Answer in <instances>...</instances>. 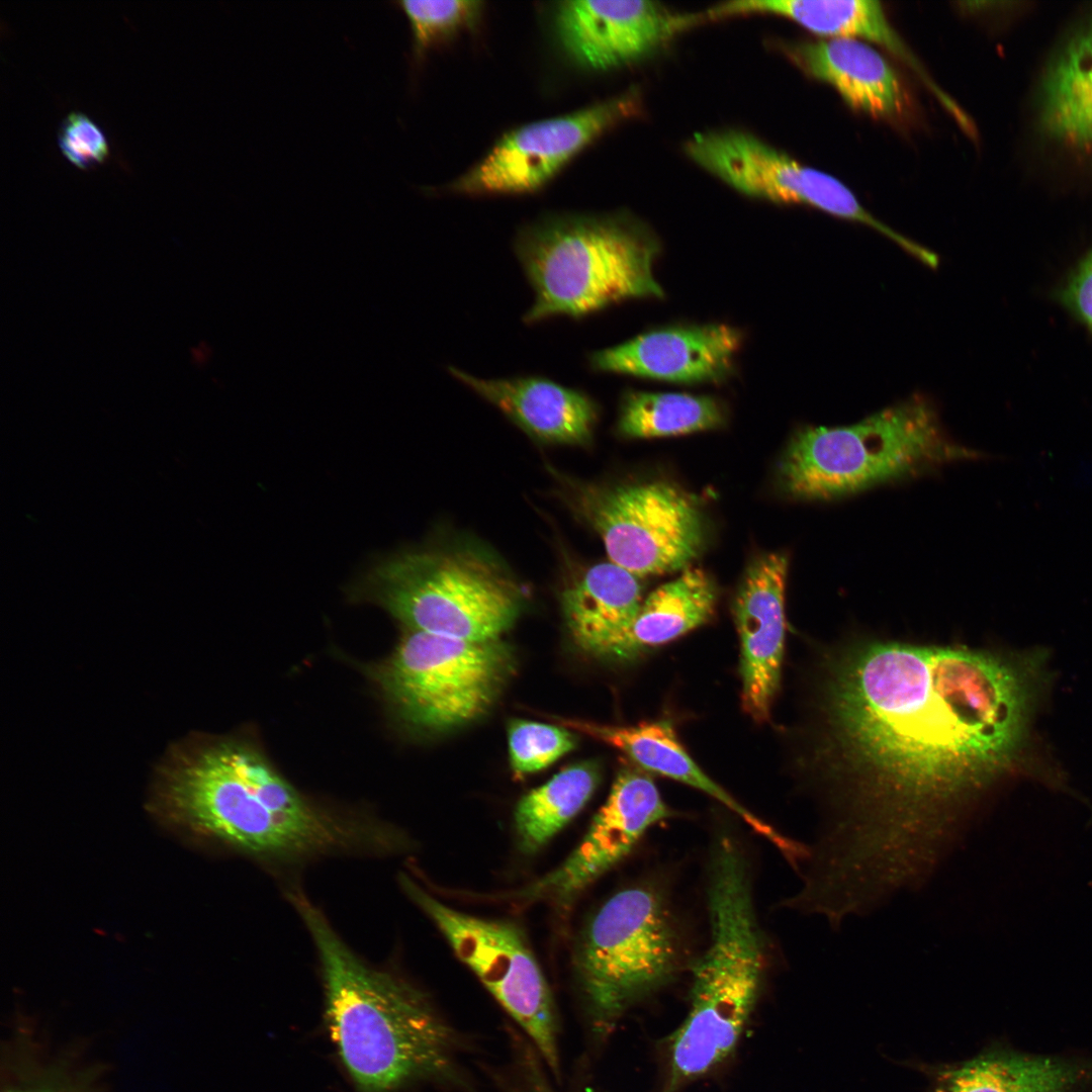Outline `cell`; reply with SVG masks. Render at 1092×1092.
<instances>
[{"label": "cell", "instance_id": "cell-10", "mask_svg": "<svg viewBox=\"0 0 1092 1092\" xmlns=\"http://www.w3.org/2000/svg\"><path fill=\"white\" fill-rule=\"evenodd\" d=\"M512 665L499 640L473 642L410 630L375 678L406 723L437 732L483 715Z\"/></svg>", "mask_w": 1092, "mask_h": 1092}, {"label": "cell", "instance_id": "cell-6", "mask_svg": "<svg viewBox=\"0 0 1092 1092\" xmlns=\"http://www.w3.org/2000/svg\"><path fill=\"white\" fill-rule=\"evenodd\" d=\"M982 456L947 436L934 405L914 396L852 425L799 430L778 480L790 497L828 500Z\"/></svg>", "mask_w": 1092, "mask_h": 1092}, {"label": "cell", "instance_id": "cell-9", "mask_svg": "<svg viewBox=\"0 0 1092 1092\" xmlns=\"http://www.w3.org/2000/svg\"><path fill=\"white\" fill-rule=\"evenodd\" d=\"M560 492L601 537L610 561L638 576L681 571L707 545L701 504L669 481L595 484L564 478Z\"/></svg>", "mask_w": 1092, "mask_h": 1092}, {"label": "cell", "instance_id": "cell-7", "mask_svg": "<svg viewBox=\"0 0 1092 1092\" xmlns=\"http://www.w3.org/2000/svg\"><path fill=\"white\" fill-rule=\"evenodd\" d=\"M353 592L385 608L410 630L486 642L517 620L523 590L490 553L426 548L378 558Z\"/></svg>", "mask_w": 1092, "mask_h": 1092}, {"label": "cell", "instance_id": "cell-27", "mask_svg": "<svg viewBox=\"0 0 1092 1092\" xmlns=\"http://www.w3.org/2000/svg\"><path fill=\"white\" fill-rule=\"evenodd\" d=\"M1040 121L1051 136L1092 150V69L1060 55L1042 82Z\"/></svg>", "mask_w": 1092, "mask_h": 1092}, {"label": "cell", "instance_id": "cell-32", "mask_svg": "<svg viewBox=\"0 0 1092 1092\" xmlns=\"http://www.w3.org/2000/svg\"><path fill=\"white\" fill-rule=\"evenodd\" d=\"M1062 300L1092 330V250L1069 279Z\"/></svg>", "mask_w": 1092, "mask_h": 1092}, {"label": "cell", "instance_id": "cell-26", "mask_svg": "<svg viewBox=\"0 0 1092 1092\" xmlns=\"http://www.w3.org/2000/svg\"><path fill=\"white\" fill-rule=\"evenodd\" d=\"M725 421L723 405L711 396L628 391L620 404L617 431L626 438L669 437L717 429Z\"/></svg>", "mask_w": 1092, "mask_h": 1092}, {"label": "cell", "instance_id": "cell-23", "mask_svg": "<svg viewBox=\"0 0 1092 1092\" xmlns=\"http://www.w3.org/2000/svg\"><path fill=\"white\" fill-rule=\"evenodd\" d=\"M763 13L788 18L811 32L830 38L875 42L907 62L923 77L921 65L907 49L876 0H747L719 4L708 18Z\"/></svg>", "mask_w": 1092, "mask_h": 1092}, {"label": "cell", "instance_id": "cell-14", "mask_svg": "<svg viewBox=\"0 0 1092 1092\" xmlns=\"http://www.w3.org/2000/svg\"><path fill=\"white\" fill-rule=\"evenodd\" d=\"M670 816L643 769L622 768L578 845L557 868L519 891L517 899L567 906L623 860L650 827Z\"/></svg>", "mask_w": 1092, "mask_h": 1092}, {"label": "cell", "instance_id": "cell-16", "mask_svg": "<svg viewBox=\"0 0 1092 1092\" xmlns=\"http://www.w3.org/2000/svg\"><path fill=\"white\" fill-rule=\"evenodd\" d=\"M788 557L768 552L746 567L733 601L740 642L741 704L756 722L768 720L784 658Z\"/></svg>", "mask_w": 1092, "mask_h": 1092}, {"label": "cell", "instance_id": "cell-20", "mask_svg": "<svg viewBox=\"0 0 1092 1092\" xmlns=\"http://www.w3.org/2000/svg\"><path fill=\"white\" fill-rule=\"evenodd\" d=\"M789 56L810 77L833 87L852 109L893 117L906 106L904 87L888 60L870 43L844 37L804 41Z\"/></svg>", "mask_w": 1092, "mask_h": 1092}, {"label": "cell", "instance_id": "cell-4", "mask_svg": "<svg viewBox=\"0 0 1092 1092\" xmlns=\"http://www.w3.org/2000/svg\"><path fill=\"white\" fill-rule=\"evenodd\" d=\"M710 942L693 967L689 1012L670 1041L669 1091L721 1064L736 1048L756 1004L766 966L748 860L731 835L712 846Z\"/></svg>", "mask_w": 1092, "mask_h": 1092}, {"label": "cell", "instance_id": "cell-8", "mask_svg": "<svg viewBox=\"0 0 1092 1092\" xmlns=\"http://www.w3.org/2000/svg\"><path fill=\"white\" fill-rule=\"evenodd\" d=\"M682 937L657 885L611 896L585 925L575 950L577 982L597 1036L638 1001L670 983L684 963Z\"/></svg>", "mask_w": 1092, "mask_h": 1092}, {"label": "cell", "instance_id": "cell-29", "mask_svg": "<svg viewBox=\"0 0 1092 1092\" xmlns=\"http://www.w3.org/2000/svg\"><path fill=\"white\" fill-rule=\"evenodd\" d=\"M511 767L523 777L549 766L576 745L575 736L565 727L514 720L508 728Z\"/></svg>", "mask_w": 1092, "mask_h": 1092}, {"label": "cell", "instance_id": "cell-18", "mask_svg": "<svg viewBox=\"0 0 1092 1092\" xmlns=\"http://www.w3.org/2000/svg\"><path fill=\"white\" fill-rule=\"evenodd\" d=\"M560 722L565 728L618 749L643 770L672 779L717 800L777 847L795 871L809 857L810 847L775 829L712 780L691 757L669 721H648L631 726L577 719Z\"/></svg>", "mask_w": 1092, "mask_h": 1092}, {"label": "cell", "instance_id": "cell-25", "mask_svg": "<svg viewBox=\"0 0 1092 1092\" xmlns=\"http://www.w3.org/2000/svg\"><path fill=\"white\" fill-rule=\"evenodd\" d=\"M598 782L597 765L579 762L526 794L514 813L520 850L534 854L545 846L585 806Z\"/></svg>", "mask_w": 1092, "mask_h": 1092}, {"label": "cell", "instance_id": "cell-24", "mask_svg": "<svg viewBox=\"0 0 1092 1092\" xmlns=\"http://www.w3.org/2000/svg\"><path fill=\"white\" fill-rule=\"evenodd\" d=\"M718 600L714 579L705 570L688 567L643 600L632 626L611 658L631 660L709 622Z\"/></svg>", "mask_w": 1092, "mask_h": 1092}, {"label": "cell", "instance_id": "cell-28", "mask_svg": "<svg viewBox=\"0 0 1092 1092\" xmlns=\"http://www.w3.org/2000/svg\"><path fill=\"white\" fill-rule=\"evenodd\" d=\"M408 19L415 59L431 47L470 27L479 18L483 2L478 0H401L394 2Z\"/></svg>", "mask_w": 1092, "mask_h": 1092}, {"label": "cell", "instance_id": "cell-5", "mask_svg": "<svg viewBox=\"0 0 1092 1092\" xmlns=\"http://www.w3.org/2000/svg\"><path fill=\"white\" fill-rule=\"evenodd\" d=\"M514 250L535 292L523 316L527 325L582 318L626 299L663 296L653 273L660 243L623 214L548 216L521 230Z\"/></svg>", "mask_w": 1092, "mask_h": 1092}, {"label": "cell", "instance_id": "cell-22", "mask_svg": "<svg viewBox=\"0 0 1092 1092\" xmlns=\"http://www.w3.org/2000/svg\"><path fill=\"white\" fill-rule=\"evenodd\" d=\"M928 1075L929 1092H1079L1092 1082V1062L993 1049Z\"/></svg>", "mask_w": 1092, "mask_h": 1092}, {"label": "cell", "instance_id": "cell-3", "mask_svg": "<svg viewBox=\"0 0 1092 1092\" xmlns=\"http://www.w3.org/2000/svg\"><path fill=\"white\" fill-rule=\"evenodd\" d=\"M318 956L326 1019L356 1092H396L459 1074V1038L427 995L357 957L324 914L291 894Z\"/></svg>", "mask_w": 1092, "mask_h": 1092}, {"label": "cell", "instance_id": "cell-31", "mask_svg": "<svg viewBox=\"0 0 1092 1092\" xmlns=\"http://www.w3.org/2000/svg\"><path fill=\"white\" fill-rule=\"evenodd\" d=\"M58 144L67 160L81 169L103 163L109 155L103 130L80 111H71L63 118L58 129Z\"/></svg>", "mask_w": 1092, "mask_h": 1092}, {"label": "cell", "instance_id": "cell-11", "mask_svg": "<svg viewBox=\"0 0 1092 1092\" xmlns=\"http://www.w3.org/2000/svg\"><path fill=\"white\" fill-rule=\"evenodd\" d=\"M401 888L443 933L456 956L475 974L518 1025L551 1072L560 1077L559 1028L546 979L521 931L444 904L406 875Z\"/></svg>", "mask_w": 1092, "mask_h": 1092}, {"label": "cell", "instance_id": "cell-1", "mask_svg": "<svg viewBox=\"0 0 1092 1092\" xmlns=\"http://www.w3.org/2000/svg\"><path fill=\"white\" fill-rule=\"evenodd\" d=\"M1039 663L959 647L875 643L839 668L829 715L848 785L816 844L836 888L883 904L923 887L982 792L1017 761Z\"/></svg>", "mask_w": 1092, "mask_h": 1092}, {"label": "cell", "instance_id": "cell-13", "mask_svg": "<svg viewBox=\"0 0 1092 1092\" xmlns=\"http://www.w3.org/2000/svg\"><path fill=\"white\" fill-rule=\"evenodd\" d=\"M637 89L571 114L529 123L499 140L476 166L456 179L453 192L520 194L535 191L571 158L618 123L637 115Z\"/></svg>", "mask_w": 1092, "mask_h": 1092}, {"label": "cell", "instance_id": "cell-2", "mask_svg": "<svg viewBox=\"0 0 1092 1092\" xmlns=\"http://www.w3.org/2000/svg\"><path fill=\"white\" fill-rule=\"evenodd\" d=\"M153 803L167 822L261 858L347 849L384 834L317 808L258 751L232 741L171 752Z\"/></svg>", "mask_w": 1092, "mask_h": 1092}, {"label": "cell", "instance_id": "cell-12", "mask_svg": "<svg viewBox=\"0 0 1092 1092\" xmlns=\"http://www.w3.org/2000/svg\"><path fill=\"white\" fill-rule=\"evenodd\" d=\"M688 156L737 191L779 203L806 204L868 225L923 261L928 250L875 217L836 177L806 166L757 136L736 129L696 133Z\"/></svg>", "mask_w": 1092, "mask_h": 1092}, {"label": "cell", "instance_id": "cell-21", "mask_svg": "<svg viewBox=\"0 0 1092 1092\" xmlns=\"http://www.w3.org/2000/svg\"><path fill=\"white\" fill-rule=\"evenodd\" d=\"M640 576L613 563L585 568L566 583L561 606L575 643L584 651L610 657L642 605Z\"/></svg>", "mask_w": 1092, "mask_h": 1092}, {"label": "cell", "instance_id": "cell-30", "mask_svg": "<svg viewBox=\"0 0 1092 1092\" xmlns=\"http://www.w3.org/2000/svg\"><path fill=\"white\" fill-rule=\"evenodd\" d=\"M543 1060L526 1052L492 1070L485 1085H472L462 1092H574L560 1084Z\"/></svg>", "mask_w": 1092, "mask_h": 1092}, {"label": "cell", "instance_id": "cell-17", "mask_svg": "<svg viewBox=\"0 0 1092 1092\" xmlns=\"http://www.w3.org/2000/svg\"><path fill=\"white\" fill-rule=\"evenodd\" d=\"M741 333L722 324L673 326L593 352V371L675 383L721 382L733 371Z\"/></svg>", "mask_w": 1092, "mask_h": 1092}, {"label": "cell", "instance_id": "cell-19", "mask_svg": "<svg viewBox=\"0 0 1092 1092\" xmlns=\"http://www.w3.org/2000/svg\"><path fill=\"white\" fill-rule=\"evenodd\" d=\"M447 369L536 440L585 445L593 437L599 406L583 390L540 375L480 378L454 366Z\"/></svg>", "mask_w": 1092, "mask_h": 1092}, {"label": "cell", "instance_id": "cell-15", "mask_svg": "<svg viewBox=\"0 0 1092 1092\" xmlns=\"http://www.w3.org/2000/svg\"><path fill=\"white\" fill-rule=\"evenodd\" d=\"M654 1H563L555 12L561 44L584 68L605 71L640 61L702 20Z\"/></svg>", "mask_w": 1092, "mask_h": 1092}, {"label": "cell", "instance_id": "cell-33", "mask_svg": "<svg viewBox=\"0 0 1092 1092\" xmlns=\"http://www.w3.org/2000/svg\"><path fill=\"white\" fill-rule=\"evenodd\" d=\"M1061 54L1092 69V23L1078 32Z\"/></svg>", "mask_w": 1092, "mask_h": 1092}]
</instances>
